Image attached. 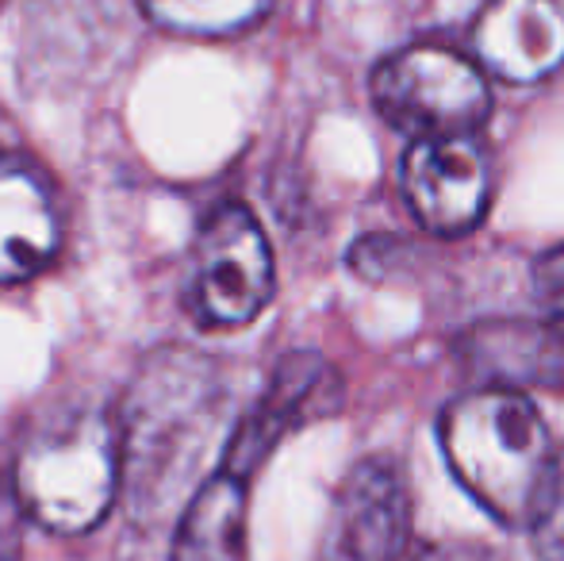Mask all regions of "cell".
<instances>
[{
  "label": "cell",
  "instance_id": "cell-7",
  "mask_svg": "<svg viewBox=\"0 0 564 561\" xmlns=\"http://www.w3.org/2000/svg\"><path fill=\"white\" fill-rule=\"evenodd\" d=\"M403 193L426 231H473L491 196L488 154L473 136L415 139L403 158Z\"/></svg>",
  "mask_w": 564,
  "mask_h": 561
},
{
  "label": "cell",
  "instance_id": "cell-9",
  "mask_svg": "<svg viewBox=\"0 0 564 561\" xmlns=\"http://www.w3.org/2000/svg\"><path fill=\"white\" fill-rule=\"evenodd\" d=\"M476 58L496 77L534 85L564 66L561 0H491L473 28Z\"/></svg>",
  "mask_w": 564,
  "mask_h": 561
},
{
  "label": "cell",
  "instance_id": "cell-1",
  "mask_svg": "<svg viewBox=\"0 0 564 561\" xmlns=\"http://www.w3.org/2000/svg\"><path fill=\"white\" fill-rule=\"evenodd\" d=\"M212 374L200 358L162 350L142 366L119 423V493L139 519L173 508L208 442L216 416Z\"/></svg>",
  "mask_w": 564,
  "mask_h": 561
},
{
  "label": "cell",
  "instance_id": "cell-8",
  "mask_svg": "<svg viewBox=\"0 0 564 561\" xmlns=\"http://www.w3.org/2000/svg\"><path fill=\"white\" fill-rule=\"evenodd\" d=\"M338 408H341V381L335 369L319 354H307V350L289 354L273 369L258 408L238 423L235 439H230L224 454V473L246 481L292 427L323 420V416L338 412Z\"/></svg>",
  "mask_w": 564,
  "mask_h": 561
},
{
  "label": "cell",
  "instance_id": "cell-5",
  "mask_svg": "<svg viewBox=\"0 0 564 561\" xmlns=\"http://www.w3.org/2000/svg\"><path fill=\"white\" fill-rule=\"evenodd\" d=\"M273 296V250L246 208H219L196 235L188 304L204 327H242Z\"/></svg>",
  "mask_w": 564,
  "mask_h": 561
},
{
  "label": "cell",
  "instance_id": "cell-4",
  "mask_svg": "<svg viewBox=\"0 0 564 561\" xmlns=\"http://www.w3.org/2000/svg\"><path fill=\"white\" fill-rule=\"evenodd\" d=\"M372 105L392 128L415 139L468 136L491 108L488 82L468 58L419 43L392 54L372 74Z\"/></svg>",
  "mask_w": 564,
  "mask_h": 561
},
{
  "label": "cell",
  "instance_id": "cell-14",
  "mask_svg": "<svg viewBox=\"0 0 564 561\" xmlns=\"http://www.w3.org/2000/svg\"><path fill=\"white\" fill-rule=\"evenodd\" d=\"M530 289H534V308L542 327L564 343V247L538 258Z\"/></svg>",
  "mask_w": 564,
  "mask_h": 561
},
{
  "label": "cell",
  "instance_id": "cell-3",
  "mask_svg": "<svg viewBox=\"0 0 564 561\" xmlns=\"http://www.w3.org/2000/svg\"><path fill=\"white\" fill-rule=\"evenodd\" d=\"M12 493L46 531L97 527L119 496V427L97 404H54L23 434Z\"/></svg>",
  "mask_w": 564,
  "mask_h": 561
},
{
  "label": "cell",
  "instance_id": "cell-11",
  "mask_svg": "<svg viewBox=\"0 0 564 561\" xmlns=\"http://www.w3.org/2000/svg\"><path fill=\"white\" fill-rule=\"evenodd\" d=\"M246 558V488L216 473L196 488L173 535L170 561H242Z\"/></svg>",
  "mask_w": 564,
  "mask_h": 561
},
{
  "label": "cell",
  "instance_id": "cell-15",
  "mask_svg": "<svg viewBox=\"0 0 564 561\" xmlns=\"http://www.w3.org/2000/svg\"><path fill=\"white\" fill-rule=\"evenodd\" d=\"M530 531H534L538 561H564V473H557V485L534 516Z\"/></svg>",
  "mask_w": 564,
  "mask_h": 561
},
{
  "label": "cell",
  "instance_id": "cell-2",
  "mask_svg": "<svg viewBox=\"0 0 564 561\" xmlns=\"http://www.w3.org/2000/svg\"><path fill=\"white\" fill-rule=\"evenodd\" d=\"M442 450L457 481L507 527H530L557 485V454L538 408L514 389H476L442 416Z\"/></svg>",
  "mask_w": 564,
  "mask_h": 561
},
{
  "label": "cell",
  "instance_id": "cell-6",
  "mask_svg": "<svg viewBox=\"0 0 564 561\" xmlns=\"http://www.w3.org/2000/svg\"><path fill=\"white\" fill-rule=\"evenodd\" d=\"M408 527L411 500L400 465L365 457L338 485L319 561H395L408 542Z\"/></svg>",
  "mask_w": 564,
  "mask_h": 561
},
{
  "label": "cell",
  "instance_id": "cell-12",
  "mask_svg": "<svg viewBox=\"0 0 564 561\" xmlns=\"http://www.w3.org/2000/svg\"><path fill=\"white\" fill-rule=\"evenodd\" d=\"M473 354L480 366L491 369V381L499 389H511L519 381H553V374L564 369V343L545 327H484L473 343Z\"/></svg>",
  "mask_w": 564,
  "mask_h": 561
},
{
  "label": "cell",
  "instance_id": "cell-13",
  "mask_svg": "<svg viewBox=\"0 0 564 561\" xmlns=\"http://www.w3.org/2000/svg\"><path fill=\"white\" fill-rule=\"evenodd\" d=\"M273 0H142L154 23L181 35H235L265 15Z\"/></svg>",
  "mask_w": 564,
  "mask_h": 561
},
{
  "label": "cell",
  "instance_id": "cell-10",
  "mask_svg": "<svg viewBox=\"0 0 564 561\" xmlns=\"http://www.w3.org/2000/svg\"><path fill=\"white\" fill-rule=\"evenodd\" d=\"M58 242L62 216L51 181L28 158H0V281H28Z\"/></svg>",
  "mask_w": 564,
  "mask_h": 561
},
{
  "label": "cell",
  "instance_id": "cell-17",
  "mask_svg": "<svg viewBox=\"0 0 564 561\" xmlns=\"http://www.w3.org/2000/svg\"><path fill=\"white\" fill-rule=\"evenodd\" d=\"M419 561H499V554L480 547V542H442V547L426 550Z\"/></svg>",
  "mask_w": 564,
  "mask_h": 561
},
{
  "label": "cell",
  "instance_id": "cell-16",
  "mask_svg": "<svg viewBox=\"0 0 564 561\" xmlns=\"http://www.w3.org/2000/svg\"><path fill=\"white\" fill-rule=\"evenodd\" d=\"M20 558V500L0 481V561Z\"/></svg>",
  "mask_w": 564,
  "mask_h": 561
}]
</instances>
